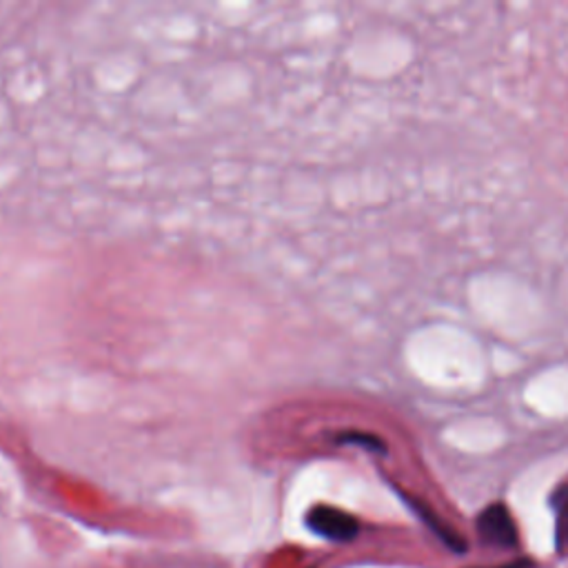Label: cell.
Masks as SVG:
<instances>
[{
    "mask_svg": "<svg viewBox=\"0 0 568 568\" xmlns=\"http://www.w3.org/2000/svg\"><path fill=\"white\" fill-rule=\"evenodd\" d=\"M306 527L316 535L340 544L355 540L359 533V522L351 513L327 504H318L306 513Z\"/></svg>",
    "mask_w": 568,
    "mask_h": 568,
    "instance_id": "cell-1",
    "label": "cell"
},
{
    "mask_svg": "<svg viewBox=\"0 0 568 568\" xmlns=\"http://www.w3.org/2000/svg\"><path fill=\"white\" fill-rule=\"evenodd\" d=\"M478 533L487 544L500 548L518 546V527H515L510 513L504 504H491L480 513Z\"/></svg>",
    "mask_w": 568,
    "mask_h": 568,
    "instance_id": "cell-2",
    "label": "cell"
},
{
    "mask_svg": "<svg viewBox=\"0 0 568 568\" xmlns=\"http://www.w3.org/2000/svg\"><path fill=\"white\" fill-rule=\"evenodd\" d=\"M406 502L413 504V508L418 510V515L429 525V529H431L449 548H453L455 553H464V551H467V544H464V540H462L453 529H449L446 522H442L440 518H436V513H431L429 506H425V504H420V502H413V500H408V497H406Z\"/></svg>",
    "mask_w": 568,
    "mask_h": 568,
    "instance_id": "cell-3",
    "label": "cell"
},
{
    "mask_svg": "<svg viewBox=\"0 0 568 568\" xmlns=\"http://www.w3.org/2000/svg\"><path fill=\"white\" fill-rule=\"evenodd\" d=\"M342 442H357L359 446H367V449H376V451H384L382 442L374 436H363V433H346L340 438Z\"/></svg>",
    "mask_w": 568,
    "mask_h": 568,
    "instance_id": "cell-4",
    "label": "cell"
},
{
    "mask_svg": "<svg viewBox=\"0 0 568 568\" xmlns=\"http://www.w3.org/2000/svg\"><path fill=\"white\" fill-rule=\"evenodd\" d=\"M489 568H535V564L525 557V559H515V561H508L502 566H489Z\"/></svg>",
    "mask_w": 568,
    "mask_h": 568,
    "instance_id": "cell-5",
    "label": "cell"
},
{
    "mask_svg": "<svg viewBox=\"0 0 568 568\" xmlns=\"http://www.w3.org/2000/svg\"><path fill=\"white\" fill-rule=\"evenodd\" d=\"M564 529H566V538H568V510H566V520H564Z\"/></svg>",
    "mask_w": 568,
    "mask_h": 568,
    "instance_id": "cell-6",
    "label": "cell"
}]
</instances>
